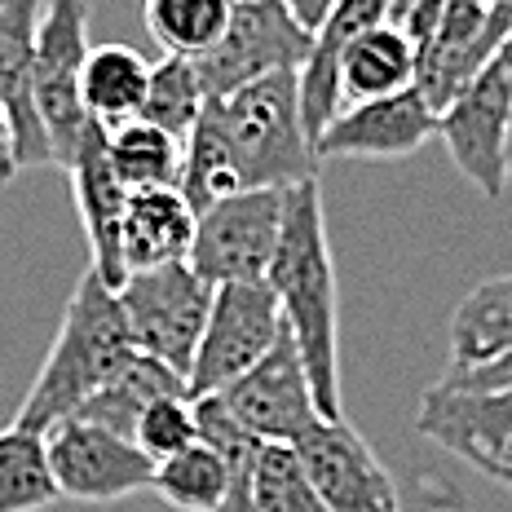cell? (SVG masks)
I'll list each match as a JSON object with an SVG mask.
<instances>
[{
	"label": "cell",
	"instance_id": "8992f818",
	"mask_svg": "<svg viewBox=\"0 0 512 512\" xmlns=\"http://www.w3.org/2000/svg\"><path fill=\"white\" fill-rule=\"evenodd\" d=\"M115 292H120L137 349L168 362L181 376H190L217 287L190 261H177V265H159V270L128 274Z\"/></svg>",
	"mask_w": 512,
	"mask_h": 512
},
{
	"label": "cell",
	"instance_id": "44dd1931",
	"mask_svg": "<svg viewBox=\"0 0 512 512\" xmlns=\"http://www.w3.org/2000/svg\"><path fill=\"white\" fill-rule=\"evenodd\" d=\"M151 67L133 45H98L89 49L84 62V80H80V98H84V115L93 124H102L106 133H115L120 124L137 120L151 89Z\"/></svg>",
	"mask_w": 512,
	"mask_h": 512
},
{
	"label": "cell",
	"instance_id": "4316f807",
	"mask_svg": "<svg viewBox=\"0 0 512 512\" xmlns=\"http://www.w3.org/2000/svg\"><path fill=\"white\" fill-rule=\"evenodd\" d=\"M186 142L146 120H128L111 133V168L128 190H164L181 181Z\"/></svg>",
	"mask_w": 512,
	"mask_h": 512
},
{
	"label": "cell",
	"instance_id": "5b68a950",
	"mask_svg": "<svg viewBox=\"0 0 512 512\" xmlns=\"http://www.w3.org/2000/svg\"><path fill=\"white\" fill-rule=\"evenodd\" d=\"M89 62V0H49L36 27V58H31V98L49 133L53 164L67 168L76 146L89 133L80 80Z\"/></svg>",
	"mask_w": 512,
	"mask_h": 512
},
{
	"label": "cell",
	"instance_id": "9c48e42d",
	"mask_svg": "<svg viewBox=\"0 0 512 512\" xmlns=\"http://www.w3.org/2000/svg\"><path fill=\"white\" fill-rule=\"evenodd\" d=\"M508 124H512V36L490 58L482 76L437 115V137H442L451 164L486 199H499L508 190Z\"/></svg>",
	"mask_w": 512,
	"mask_h": 512
},
{
	"label": "cell",
	"instance_id": "30bf717a",
	"mask_svg": "<svg viewBox=\"0 0 512 512\" xmlns=\"http://www.w3.org/2000/svg\"><path fill=\"white\" fill-rule=\"evenodd\" d=\"M314 31L279 0H234L226 36L204 58H195L208 98H230L234 89L265 80L274 71H301Z\"/></svg>",
	"mask_w": 512,
	"mask_h": 512
},
{
	"label": "cell",
	"instance_id": "7a4b0ae2",
	"mask_svg": "<svg viewBox=\"0 0 512 512\" xmlns=\"http://www.w3.org/2000/svg\"><path fill=\"white\" fill-rule=\"evenodd\" d=\"M137 354L142 349L133 340L120 292L93 265H84V274L67 296V309H62V323L45 354V367L36 371L14 420L31 424V429H49V424L67 420L102 384L120 376Z\"/></svg>",
	"mask_w": 512,
	"mask_h": 512
},
{
	"label": "cell",
	"instance_id": "d6a6232c",
	"mask_svg": "<svg viewBox=\"0 0 512 512\" xmlns=\"http://www.w3.org/2000/svg\"><path fill=\"white\" fill-rule=\"evenodd\" d=\"M279 5L292 9V14L301 18V23H305L309 31H318V27H323V18L332 14V5H336V0H279Z\"/></svg>",
	"mask_w": 512,
	"mask_h": 512
},
{
	"label": "cell",
	"instance_id": "ac0fdd59",
	"mask_svg": "<svg viewBox=\"0 0 512 512\" xmlns=\"http://www.w3.org/2000/svg\"><path fill=\"white\" fill-rule=\"evenodd\" d=\"M393 14H398V0H336L323 27L314 31V45H309V58L301 67V106L314 142L345 106L340 102V62H345L349 45L367 36L371 27L389 23Z\"/></svg>",
	"mask_w": 512,
	"mask_h": 512
},
{
	"label": "cell",
	"instance_id": "d590c367",
	"mask_svg": "<svg viewBox=\"0 0 512 512\" xmlns=\"http://www.w3.org/2000/svg\"><path fill=\"white\" fill-rule=\"evenodd\" d=\"M411 5V0H398V14H402V9H407ZM398 14H393V18H398Z\"/></svg>",
	"mask_w": 512,
	"mask_h": 512
},
{
	"label": "cell",
	"instance_id": "ffe728a7",
	"mask_svg": "<svg viewBox=\"0 0 512 512\" xmlns=\"http://www.w3.org/2000/svg\"><path fill=\"white\" fill-rule=\"evenodd\" d=\"M446 349H451V371H468L512 354V274L477 283L455 305Z\"/></svg>",
	"mask_w": 512,
	"mask_h": 512
},
{
	"label": "cell",
	"instance_id": "277c9868",
	"mask_svg": "<svg viewBox=\"0 0 512 512\" xmlns=\"http://www.w3.org/2000/svg\"><path fill=\"white\" fill-rule=\"evenodd\" d=\"M393 23L415 40V89L442 115L512 36V0H411Z\"/></svg>",
	"mask_w": 512,
	"mask_h": 512
},
{
	"label": "cell",
	"instance_id": "6da1fadb",
	"mask_svg": "<svg viewBox=\"0 0 512 512\" xmlns=\"http://www.w3.org/2000/svg\"><path fill=\"white\" fill-rule=\"evenodd\" d=\"M265 283L279 296L283 323L301 349L318 407L327 420H340V296L318 177L287 190L283 239Z\"/></svg>",
	"mask_w": 512,
	"mask_h": 512
},
{
	"label": "cell",
	"instance_id": "8d00e7d4",
	"mask_svg": "<svg viewBox=\"0 0 512 512\" xmlns=\"http://www.w3.org/2000/svg\"><path fill=\"white\" fill-rule=\"evenodd\" d=\"M508 473H512V468H504V473H499V477H508ZM499 477H495V482H499Z\"/></svg>",
	"mask_w": 512,
	"mask_h": 512
},
{
	"label": "cell",
	"instance_id": "5bb4252c",
	"mask_svg": "<svg viewBox=\"0 0 512 512\" xmlns=\"http://www.w3.org/2000/svg\"><path fill=\"white\" fill-rule=\"evenodd\" d=\"M292 451L301 455L309 482H314V490L332 512H402L393 473L345 415L323 420Z\"/></svg>",
	"mask_w": 512,
	"mask_h": 512
},
{
	"label": "cell",
	"instance_id": "7c38bea8",
	"mask_svg": "<svg viewBox=\"0 0 512 512\" xmlns=\"http://www.w3.org/2000/svg\"><path fill=\"white\" fill-rule=\"evenodd\" d=\"M217 398L265 446H296L305 433H314L327 420L314 398V384H309V371L292 332H283L279 345L256 362L248 376H239L230 389H221Z\"/></svg>",
	"mask_w": 512,
	"mask_h": 512
},
{
	"label": "cell",
	"instance_id": "9a60e30c",
	"mask_svg": "<svg viewBox=\"0 0 512 512\" xmlns=\"http://www.w3.org/2000/svg\"><path fill=\"white\" fill-rule=\"evenodd\" d=\"M437 137V111L420 89L340 106V115L318 133V159H407Z\"/></svg>",
	"mask_w": 512,
	"mask_h": 512
},
{
	"label": "cell",
	"instance_id": "7402d4cb",
	"mask_svg": "<svg viewBox=\"0 0 512 512\" xmlns=\"http://www.w3.org/2000/svg\"><path fill=\"white\" fill-rule=\"evenodd\" d=\"M415 84V40L398 23H380L349 45L340 62V102H371L389 98Z\"/></svg>",
	"mask_w": 512,
	"mask_h": 512
},
{
	"label": "cell",
	"instance_id": "4dcf8cb0",
	"mask_svg": "<svg viewBox=\"0 0 512 512\" xmlns=\"http://www.w3.org/2000/svg\"><path fill=\"white\" fill-rule=\"evenodd\" d=\"M133 442L142 446L155 464L186 451V446H195L199 442L195 398H190V393H164V398H155L151 407L142 411V420H137Z\"/></svg>",
	"mask_w": 512,
	"mask_h": 512
},
{
	"label": "cell",
	"instance_id": "3957f363",
	"mask_svg": "<svg viewBox=\"0 0 512 512\" xmlns=\"http://www.w3.org/2000/svg\"><path fill=\"white\" fill-rule=\"evenodd\" d=\"M221 128H226L243 186L292 190L318 177L314 133L301 106V71H274L234 89L230 98H212Z\"/></svg>",
	"mask_w": 512,
	"mask_h": 512
},
{
	"label": "cell",
	"instance_id": "d4e9b609",
	"mask_svg": "<svg viewBox=\"0 0 512 512\" xmlns=\"http://www.w3.org/2000/svg\"><path fill=\"white\" fill-rule=\"evenodd\" d=\"M177 190L186 195V204L195 212L212 208L217 199L234 195V190H248L243 186V173H239V159H234V146L221 128L217 111H212V98L199 115V124L190 128L186 137V159H181V181Z\"/></svg>",
	"mask_w": 512,
	"mask_h": 512
},
{
	"label": "cell",
	"instance_id": "484cf974",
	"mask_svg": "<svg viewBox=\"0 0 512 512\" xmlns=\"http://www.w3.org/2000/svg\"><path fill=\"white\" fill-rule=\"evenodd\" d=\"M151 490L159 495V504H168L177 512H221L226 490H230V460L212 442L199 437L195 446H186V451L155 464Z\"/></svg>",
	"mask_w": 512,
	"mask_h": 512
},
{
	"label": "cell",
	"instance_id": "4fadbf2b",
	"mask_svg": "<svg viewBox=\"0 0 512 512\" xmlns=\"http://www.w3.org/2000/svg\"><path fill=\"white\" fill-rule=\"evenodd\" d=\"M415 429L495 482L504 468H512V384L468 389L442 376L420 398Z\"/></svg>",
	"mask_w": 512,
	"mask_h": 512
},
{
	"label": "cell",
	"instance_id": "d6986e66",
	"mask_svg": "<svg viewBox=\"0 0 512 512\" xmlns=\"http://www.w3.org/2000/svg\"><path fill=\"white\" fill-rule=\"evenodd\" d=\"M195 226H199V212L186 204V195L177 186L137 190L128 199L124 239H120L128 274L186 261L190 248H195Z\"/></svg>",
	"mask_w": 512,
	"mask_h": 512
},
{
	"label": "cell",
	"instance_id": "1f68e13d",
	"mask_svg": "<svg viewBox=\"0 0 512 512\" xmlns=\"http://www.w3.org/2000/svg\"><path fill=\"white\" fill-rule=\"evenodd\" d=\"M18 177V159H14V128H9V115L0 106V186Z\"/></svg>",
	"mask_w": 512,
	"mask_h": 512
},
{
	"label": "cell",
	"instance_id": "74e56055",
	"mask_svg": "<svg viewBox=\"0 0 512 512\" xmlns=\"http://www.w3.org/2000/svg\"><path fill=\"white\" fill-rule=\"evenodd\" d=\"M0 5H5V0H0Z\"/></svg>",
	"mask_w": 512,
	"mask_h": 512
},
{
	"label": "cell",
	"instance_id": "e575fe53",
	"mask_svg": "<svg viewBox=\"0 0 512 512\" xmlns=\"http://www.w3.org/2000/svg\"><path fill=\"white\" fill-rule=\"evenodd\" d=\"M499 486H504V490H512V473H508V477H499Z\"/></svg>",
	"mask_w": 512,
	"mask_h": 512
},
{
	"label": "cell",
	"instance_id": "52a82bcc",
	"mask_svg": "<svg viewBox=\"0 0 512 512\" xmlns=\"http://www.w3.org/2000/svg\"><path fill=\"white\" fill-rule=\"evenodd\" d=\"M283 217H287V190H274V186L234 190V195L217 199L212 208L199 212L195 248H190L186 261L212 287L265 283L283 239Z\"/></svg>",
	"mask_w": 512,
	"mask_h": 512
},
{
	"label": "cell",
	"instance_id": "f546056e",
	"mask_svg": "<svg viewBox=\"0 0 512 512\" xmlns=\"http://www.w3.org/2000/svg\"><path fill=\"white\" fill-rule=\"evenodd\" d=\"M256 512H332L309 482L292 446H261L256 455Z\"/></svg>",
	"mask_w": 512,
	"mask_h": 512
},
{
	"label": "cell",
	"instance_id": "603a6c76",
	"mask_svg": "<svg viewBox=\"0 0 512 512\" xmlns=\"http://www.w3.org/2000/svg\"><path fill=\"white\" fill-rule=\"evenodd\" d=\"M164 393H190L186 376L173 371L168 362L151 358V354H137L120 376H115L111 384H102V389L93 393L76 415L80 420H89V424H102V429H111L120 437H133L142 411L151 407L155 398H164Z\"/></svg>",
	"mask_w": 512,
	"mask_h": 512
},
{
	"label": "cell",
	"instance_id": "83f0119b",
	"mask_svg": "<svg viewBox=\"0 0 512 512\" xmlns=\"http://www.w3.org/2000/svg\"><path fill=\"white\" fill-rule=\"evenodd\" d=\"M234 0H146V27L177 58H204L226 36Z\"/></svg>",
	"mask_w": 512,
	"mask_h": 512
},
{
	"label": "cell",
	"instance_id": "e0dca14e",
	"mask_svg": "<svg viewBox=\"0 0 512 512\" xmlns=\"http://www.w3.org/2000/svg\"><path fill=\"white\" fill-rule=\"evenodd\" d=\"M49 0H5L0 5V106L14 128L18 168H49L53 146L31 98V58H36V27Z\"/></svg>",
	"mask_w": 512,
	"mask_h": 512
},
{
	"label": "cell",
	"instance_id": "f1b7e54d",
	"mask_svg": "<svg viewBox=\"0 0 512 512\" xmlns=\"http://www.w3.org/2000/svg\"><path fill=\"white\" fill-rule=\"evenodd\" d=\"M204 106H208V89H204V80H199L195 58L168 53L164 62L151 67V89H146V102H142V115H137V120L164 128V133H173L186 142L190 128H195L199 115H204Z\"/></svg>",
	"mask_w": 512,
	"mask_h": 512
},
{
	"label": "cell",
	"instance_id": "2e32d148",
	"mask_svg": "<svg viewBox=\"0 0 512 512\" xmlns=\"http://www.w3.org/2000/svg\"><path fill=\"white\" fill-rule=\"evenodd\" d=\"M67 177H71V195H76L84 239H89V265L111 287H120L128 279L120 239H124V212L133 190L115 177L111 133L102 124H89V133H84V142L76 146V155L67 164Z\"/></svg>",
	"mask_w": 512,
	"mask_h": 512
},
{
	"label": "cell",
	"instance_id": "cb8c5ba5",
	"mask_svg": "<svg viewBox=\"0 0 512 512\" xmlns=\"http://www.w3.org/2000/svg\"><path fill=\"white\" fill-rule=\"evenodd\" d=\"M58 482L49 468L45 429L5 424L0 429V512H45L58 504Z\"/></svg>",
	"mask_w": 512,
	"mask_h": 512
},
{
	"label": "cell",
	"instance_id": "ba28073f",
	"mask_svg": "<svg viewBox=\"0 0 512 512\" xmlns=\"http://www.w3.org/2000/svg\"><path fill=\"white\" fill-rule=\"evenodd\" d=\"M287 323L279 296L270 283H221L212 292L208 327L195 349V367H190V398H208V393L230 389L239 376L270 354L283 340Z\"/></svg>",
	"mask_w": 512,
	"mask_h": 512
},
{
	"label": "cell",
	"instance_id": "8fae6325",
	"mask_svg": "<svg viewBox=\"0 0 512 512\" xmlns=\"http://www.w3.org/2000/svg\"><path fill=\"white\" fill-rule=\"evenodd\" d=\"M49 468L62 499L76 504H120V499L146 495L155 477V460L133 442L80 415L49 424Z\"/></svg>",
	"mask_w": 512,
	"mask_h": 512
},
{
	"label": "cell",
	"instance_id": "836d02e7",
	"mask_svg": "<svg viewBox=\"0 0 512 512\" xmlns=\"http://www.w3.org/2000/svg\"><path fill=\"white\" fill-rule=\"evenodd\" d=\"M508 186H512V124H508Z\"/></svg>",
	"mask_w": 512,
	"mask_h": 512
}]
</instances>
